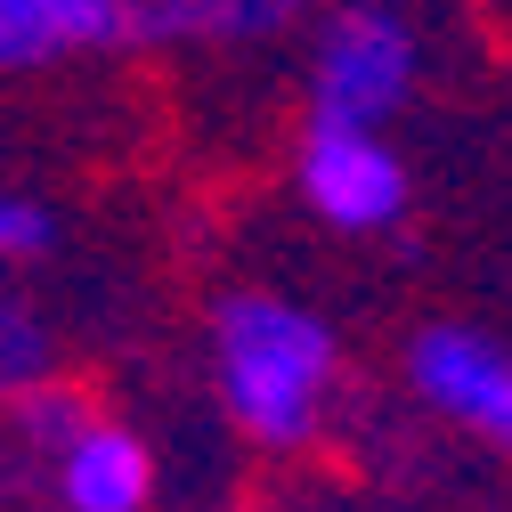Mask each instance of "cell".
Listing matches in <instances>:
<instances>
[{
    "label": "cell",
    "instance_id": "3957f363",
    "mask_svg": "<svg viewBox=\"0 0 512 512\" xmlns=\"http://www.w3.org/2000/svg\"><path fill=\"white\" fill-rule=\"evenodd\" d=\"M293 179L326 228H391L407 212V163L382 131H358V122H309Z\"/></svg>",
    "mask_w": 512,
    "mask_h": 512
},
{
    "label": "cell",
    "instance_id": "ba28073f",
    "mask_svg": "<svg viewBox=\"0 0 512 512\" xmlns=\"http://www.w3.org/2000/svg\"><path fill=\"white\" fill-rule=\"evenodd\" d=\"M41 374H49V334H41V317H33L17 293H0V399L33 391Z\"/></svg>",
    "mask_w": 512,
    "mask_h": 512
},
{
    "label": "cell",
    "instance_id": "6da1fadb",
    "mask_svg": "<svg viewBox=\"0 0 512 512\" xmlns=\"http://www.w3.org/2000/svg\"><path fill=\"white\" fill-rule=\"evenodd\" d=\"M212 366H220V399L236 431L261 447H309L342 382V350L326 334V317H309L301 301H277V293L220 301Z\"/></svg>",
    "mask_w": 512,
    "mask_h": 512
},
{
    "label": "cell",
    "instance_id": "5b68a950",
    "mask_svg": "<svg viewBox=\"0 0 512 512\" xmlns=\"http://www.w3.org/2000/svg\"><path fill=\"white\" fill-rule=\"evenodd\" d=\"M139 33V0H0V74L90 57Z\"/></svg>",
    "mask_w": 512,
    "mask_h": 512
},
{
    "label": "cell",
    "instance_id": "7a4b0ae2",
    "mask_svg": "<svg viewBox=\"0 0 512 512\" xmlns=\"http://www.w3.org/2000/svg\"><path fill=\"white\" fill-rule=\"evenodd\" d=\"M415 33L407 17L374 9V0H350L317 25V57H309V122H358V131H382L407 90H415Z\"/></svg>",
    "mask_w": 512,
    "mask_h": 512
},
{
    "label": "cell",
    "instance_id": "52a82bcc",
    "mask_svg": "<svg viewBox=\"0 0 512 512\" xmlns=\"http://www.w3.org/2000/svg\"><path fill=\"white\" fill-rule=\"evenodd\" d=\"M309 0H139V33L171 41H269Z\"/></svg>",
    "mask_w": 512,
    "mask_h": 512
},
{
    "label": "cell",
    "instance_id": "9c48e42d",
    "mask_svg": "<svg viewBox=\"0 0 512 512\" xmlns=\"http://www.w3.org/2000/svg\"><path fill=\"white\" fill-rule=\"evenodd\" d=\"M49 244H57L49 204H33V196H0V269H33V261H49Z\"/></svg>",
    "mask_w": 512,
    "mask_h": 512
},
{
    "label": "cell",
    "instance_id": "8992f818",
    "mask_svg": "<svg viewBox=\"0 0 512 512\" xmlns=\"http://www.w3.org/2000/svg\"><path fill=\"white\" fill-rule=\"evenodd\" d=\"M57 456V496H66V512H147L155 504V456L139 431L122 423H82L49 447Z\"/></svg>",
    "mask_w": 512,
    "mask_h": 512
},
{
    "label": "cell",
    "instance_id": "277c9868",
    "mask_svg": "<svg viewBox=\"0 0 512 512\" xmlns=\"http://www.w3.org/2000/svg\"><path fill=\"white\" fill-rule=\"evenodd\" d=\"M415 391L447 415L464 423L472 439H488L496 456H512V350L472 334V326H431L407 358Z\"/></svg>",
    "mask_w": 512,
    "mask_h": 512
}]
</instances>
